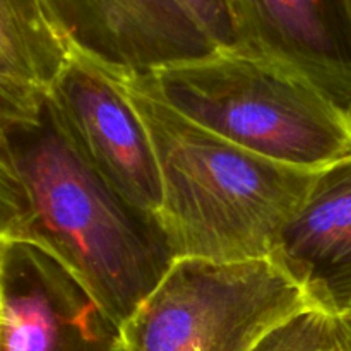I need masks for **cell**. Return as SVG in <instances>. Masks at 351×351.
I'll list each match as a JSON object with an SVG mask.
<instances>
[{
    "label": "cell",
    "mask_w": 351,
    "mask_h": 351,
    "mask_svg": "<svg viewBox=\"0 0 351 351\" xmlns=\"http://www.w3.org/2000/svg\"><path fill=\"white\" fill-rule=\"evenodd\" d=\"M0 351H120V326L51 254L0 240Z\"/></svg>",
    "instance_id": "5"
},
{
    "label": "cell",
    "mask_w": 351,
    "mask_h": 351,
    "mask_svg": "<svg viewBox=\"0 0 351 351\" xmlns=\"http://www.w3.org/2000/svg\"><path fill=\"white\" fill-rule=\"evenodd\" d=\"M271 259L315 307L351 312V154L315 171Z\"/></svg>",
    "instance_id": "9"
},
{
    "label": "cell",
    "mask_w": 351,
    "mask_h": 351,
    "mask_svg": "<svg viewBox=\"0 0 351 351\" xmlns=\"http://www.w3.org/2000/svg\"><path fill=\"white\" fill-rule=\"evenodd\" d=\"M147 127L160 219L175 259H271L315 171L267 160L204 129L158 98L143 77H120Z\"/></svg>",
    "instance_id": "2"
},
{
    "label": "cell",
    "mask_w": 351,
    "mask_h": 351,
    "mask_svg": "<svg viewBox=\"0 0 351 351\" xmlns=\"http://www.w3.org/2000/svg\"><path fill=\"white\" fill-rule=\"evenodd\" d=\"M139 77L182 115L267 160L319 171L351 154L350 113L263 55L216 50Z\"/></svg>",
    "instance_id": "3"
},
{
    "label": "cell",
    "mask_w": 351,
    "mask_h": 351,
    "mask_svg": "<svg viewBox=\"0 0 351 351\" xmlns=\"http://www.w3.org/2000/svg\"><path fill=\"white\" fill-rule=\"evenodd\" d=\"M74 51L117 77L219 50L177 0H41Z\"/></svg>",
    "instance_id": "7"
},
{
    "label": "cell",
    "mask_w": 351,
    "mask_h": 351,
    "mask_svg": "<svg viewBox=\"0 0 351 351\" xmlns=\"http://www.w3.org/2000/svg\"><path fill=\"white\" fill-rule=\"evenodd\" d=\"M348 315H350V317H351V312H350V314H348Z\"/></svg>",
    "instance_id": "14"
},
{
    "label": "cell",
    "mask_w": 351,
    "mask_h": 351,
    "mask_svg": "<svg viewBox=\"0 0 351 351\" xmlns=\"http://www.w3.org/2000/svg\"><path fill=\"white\" fill-rule=\"evenodd\" d=\"M348 3H350V9H351V0H348Z\"/></svg>",
    "instance_id": "13"
},
{
    "label": "cell",
    "mask_w": 351,
    "mask_h": 351,
    "mask_svg": "<svg viewBox=\"0 0 351 351\" xmlns=\"http://www.w3.org/2000/svg\"><path fill=\"white\" fill-rule=\"evenodd\" d=\"M250 351H351V317L314 305L273 329Z\"/></svg>",
    "instance_id": "11"
},
{
    "label": "cell",
    "mask_w": 351,
    "mask_h": 351,
    "mask_svg": "<svg viewBox=\"0 0 351 351\" xmlns=\"http://www.w3.org/2000/svg\"><path fill=\"white\" fill-rule=\"evenodd\" d=\"M243 51L297 72L351 115L348 0H230Z\"/></svg>",
    "instance_id": "8"
},
{
    "label": "cell",
    "mask_w": 351,
    "mask_h": 351,
    "mask_svg": "<svg viewBox=\"0 0 351 351\" xmlns=\"http://www.w3.org/2000/svg\"><path fill=\"white\" fill-rule=\"evenodd\" d=\"M0 240L51 254L120 328L175 261L160 216L103 177L50 96L0 117Z\"/></svg>",
    "instance_id": "1"
},
{
    "label": "cell",
    "mask_w": 351,
    "mask_h": 351,
    "mask_svg": "<svg viewBox=\"0 0 351 351\" xmlns=\"http://www.w3.org/2000/svg\"><path fill=\"white\" fill-rule=\"evenodd\" d=\"M86 156L130 202L160 216V168L147 127L120 77L74 51L50 93Z\"/></svg>",
    "instance_id": "6"
},
{
    "label": "cell",
    "mask_w": 351,
    "mask_h": 351,
    "mask_svg": "<svg viewBox=\"0 0 351 351\" xmlns=\"http://www.w3.org/2000/svg\"><path fill=\"white\" fill-rule=\"evenodd\" d=\"M308 307L273 259H175L120 328V351H250Z\"/></svg>",
    "instance_id": "4"
},
{
    "label": "cell",
    "mask_w": 351,
    "mask_h": 351,
    "mask_svg": "<svg viewBox=\"0 0 351 351\" xmlns=\"http://www.w3.org/2000/svg\"><path fill=\"white\" fill-rule=\"evenodd\" d=\"M219 50H243L230 0H177Z\"/></svg>",
    "instance_id": "12"
},
{
    "label": "cell",
    "mask_w": 351,
    "mask_h": 351,
    "mask_svg": "<svg viewBox=\"0 0 351 351\" xmlns=\"http://www.w3.org/2000/svg\"><path fill=\"white\" fill-rule=\"evenodd\" d=\"M74 48L41 0H0V117L50 96Z\"/></svg>",
    "instance_id": "10"
}]
</instances>
